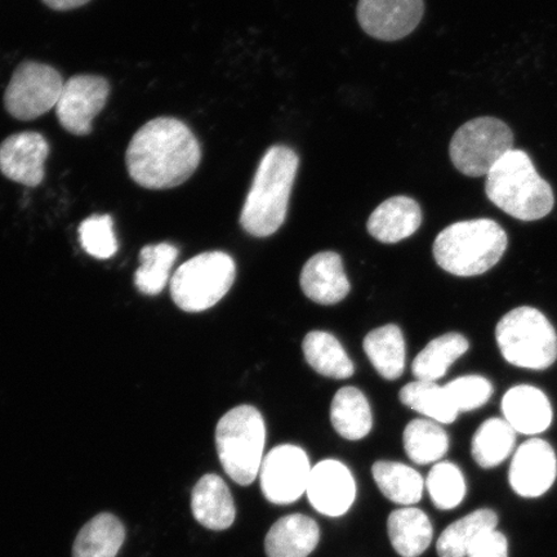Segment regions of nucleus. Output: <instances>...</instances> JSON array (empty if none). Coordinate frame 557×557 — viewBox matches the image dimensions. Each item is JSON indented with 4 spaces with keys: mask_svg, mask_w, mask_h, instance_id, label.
Masks as SVG:
<instances>
[{
    "mask_svg": "<svg viewBox=\"0 0 557 557\" xmlns=\"http://www.w3.org/2000/svg\"><path fill=\"white\" fill-rule=\"evenodd\" d=\"M200 160V145L191 129L169 116L143 125L125 154L131 178L149 190L183 185L198 170Z\"/></svg>",
    "mask_w": 557,
    "mask_h": 557,
    "instance_id": "obj_1",
    "label": "nucleus"
},
{
    "mask_svg": "<svg viewBox=\"0 0 557 557\" xmlns=\"http://www.w3.org/2000/svg\"><path fill=\"white\" fill-rule=\"evenodd\" d=\"M298 157L287 146H273L263 156L240 214V225L256 238L273 235L287 218Z\"/></svg>",
    "mask_w": 557,
    "mask_h": 557,
    "instance_id": "obj_2",
    "label": "nucleus"
},
{
    "mask_svg": "<svg viewBox=\"0 0 557 557\" xmlns=\"http://www.w3.org/2000/svg\"><path fill=\"white\" fill-rule=\"evenodd\" d=\"M485 193L492 203L520 221H537L552 213L553 187L540 176L525 151L513 149L486 176Z\"/></svg>",
    "mask_w": 557,
    "mask_h": 557,
    "instance_id": "obj_3",
    "label": "nucleus"
},
{
    "mask_svg": "<svg viewBox=\"0 0 557 557\" xmlns=\"http://www.w3.org/2000/svg\"><path fill=\"white\" fill-rule=\"evenodd\" d=\"M507 234L496 221L479 219L445 227L434 243V257L456 276H478L496 267L507 249Z\"/></svg>",
    "mask_w": 557,
    "mask_h": 557,
    "instance_id": "obj_4",
    "label": "nucleus"
},
{
    "mask_svg": "<svg viewBox=\"0 0 557 557\" xmlns=\"http://www.w3.org/2000/svg\"><path fill=\"white\" fill-rule=\"evenodd\" d=\"M267 426L255 407H236L221 418L215 429L222 468L233 482L246 486L260 475Z\"/></svg>",
    "mask_w": 557,
    "mask_h": 557,
    "instance_id": "obj_5",
    "label": "nucleus"
},
{
    "mask_svg": "<svg viewBox=\"0 0 557 557\" xmlns=\"http://www.w3.org/2000/svg\"><path fill=\"white\" fill-rule=\"evenodd\" d=\"M497 345L508 363L532 371H545L557 359L554 325L534 308L513 309L499 320Z\"/></svg>",
    "mask_w": 557,
    "mask_h": 557,
    "instance_id": "obj_6",
    "label": "nucleus"
},
{
    "mask_svg": "<svg viewBox=\"0 0 557 557\" xmlns=\"http://www.w3.org/2000/svg\"><path fill=\"white\" fill-rule=\"evenodd\" d=\"M235 262L224 252H206L181 264L171 281L173 302L186 312L213 308L233 287Z\"/></svg>",
    "mask_w": 557,
    "mask_h": 557,
    "instance_id": "obj_7",
    "label": "nucleus"
},
{
    "mask_svg": "<svg viewBox=\"0 0 557 557\" xmlns=\"http://www.w3.org/2000/svg\"><path fill=\"white\" fill-rule=\"evenodd\" d=\"M508 125L493 116L476 117L456 132L449 146L453 165L469 177H486L500 159L513 150Z\"/></svg>",
    "mask_w": 557,
    "mask_h": 557,
    "instance_id": "obj_8",
    "label": "nucleus"
},
{
    "mask_svg": "<svg viewBox=\"0 0 557 557\" xmlns=\"http://www.w3.org/2000/svg\"><path fill=\"white\" fill-rule=\"evenodd\" d=\"M65 82L54 67L25 61L13 73L4 107L18 121H34L58 104Z\"/></svg>",
    "mask_w": 557,
    "mask_h": 557,
    "instance_id": "obj_9",
    "label": "nucleus"
},
{
    "mask_svg": "<svg viewBox=\"0 0 557 557\" xmlns=\"http://www.w3.org/2000/svg\"><path fill=\"white\" fill-rule=\"evenodd\" d=\"M311 466L297 445L284 444L263 458L260 483L264 498L274 505H290L308 490Z\"/></svg>",
    "mask_w": 557,
    "mask_h": 557,
    "instance_id": "obj_10",
    "label": "nucleus"
},
{
    "mask_svg": "<svg viewBox=\"0 0 557 557\" xmlns=\"http://www.w3.org/2000/svg\"><path fill=\"white\" fill-rule=\"evenodd\" d=\"M109 82L97 75H75L65 82L55 104V115L69 134L87 136L92 132L95 117L107 104Z\"/></svg>",
    "mask_w": 557,
    "mask_h": 557,
    "instance_id": "obj_11",
    "label": "nucleus"
},
{
    "mask_svg": "<svg viewBox=\"0 0 557 557\" xmlns=\"http://www.w3.org/2000/svg\"><path fill=\"white\" fill-rule=\"evenodd\" d=\"M557 476V458L552 444L531 438L515 451L508 482L522 498H539L552 490Z\"/></svg>",
    "mask_w": 557,
    "mask_h": 557,
    "instance_id": "obj_12",
    "label": "nucleus"
},
{
    "mask_svg": "<svg viewBox=\"0 0 557 557\" xmlns=\"http://www.w3.org/2000/svg\"><path fill=\"white\" fill-rule=\"evenodd\" d=\"M423 11V0H359L358 21L371 37L393 41L412 33Z\"/></svg>",
    "mask_w": 557,
    "mask_h": 557,
    "instance_id": "obj_13",
    "label": "nucleus"
},
{
    "mask_svg": "<svg viewBox=\"0 0 557 557\" xmlns=\"http://www.w3.org/2000/svg\"><path fill=\"white\" fill-rule=\"evenodd\" d=\"M306 494L318 512L338 518L350 510L357 497V484L343 462L324 459L313 466Z\"/></svg>",
    "mask_w": 557,
    "mask_h": 557,
    "instance_id": "obj_14",
    "label": "nucleus"
},
{
    "mask_svg": "<svg viewBox=\"0 0 557 557\" xmlns=\"http://www.w3.org/2000/svg\"><path fill=\"white\" fill-rule=\"evenodd\" d=\"M50 145L38 132H21L0 144V172L13 183L37 187L45 180Z\"/></svg>",
    "mask_w": 557,
    "mask_h": 557,
    "instance_id": "obj_15",
    "label": "nucleus"
},
{
    "mask_svg": "<svg viewBox=\"0 0 557 557\" xmlns=\"http://www.w3.org/2000/svg\"><path fill=\"white\" fill-rule=\"evenodd\" d=\"M299 282L306 297L320 305L338 304L350 292L343 259L334 252L312 256L306 262Z\"/></svg>",
    "mask_w": 557,
    "mask_h": 557,
    "instance_id": "obj_16",
    "label": "nucleus"
},
{
    "mask_svg": "<svg viewBox=\"0 0 557 557\" xmlns=\"http://www.w3.org/2000/svg\"><path fill=\"white\" fill-rule=\"evenodd\" d=\"M505 420L519 434L545 433L553 423V407L540 388L531 385L515 386L503 399Z\"/></svg>",
    "mask_w": 557,
    "mask_h": 557,
    "instance_id": "obj_17",
    "label": "nucleus"
},
{
    "mask_svg": "<svg viewBox=\"0 0 557 557\" xmlns=\"http://www.w3.org/2000/svg\"><path fill=\"white\" fill-rule=\"evenodd\" d=\"M191 511L195 520L211 531H225L234 524L236 508L224 479L208 473L194 486Z\"/></svg>",
    "mask_w": 557,
    "mask_h": 557,
    "instance_id": "obj_18",
    "label": "nucleus"
},
{
    "mask_svg": "<svg viewBox=\"0 0 557 557\" xmlns=\"http://www.w3.org/2000/svg\"><path fill=\"white\" fill-rule=\"evenodd\" d=\"M421 224L420 205L412 198L394 197L375 208L367 227L374 239L393 244L412 236Z\"/></svg>",
    "mask_w": 557,
    "mask_h": 557,
    "instance_id": "obj_19",
    "label": "nucleus"
},
{
    "mask_svg": "<svg viewBox=\"0 0 557 557\" xmlns=\"http://www.w3.org/2000/svg\"><path fill=\"white\" fill-rule=\"evenodd\" d=\"M320 541L315 520L301 513L288 515L271 527L264 552L268 557H309Z\"/></svg>",
    "mask_w": 557,
    "mask_h": 557,
    "instance_id": "obj_20",
    "label": "nucleus"
},
{
    "mask_svg": "<svg viewBox=\"0 0 557 557\" xmlns=\"http://www.w3.org/2000/svg\"><path fill=\"white\" fill-rule=\"evenodd\" d=\"M387 532L395 552L403 557L421 556L434 537L428 515L416 507H404L389 513Z\"/></svg>",
    "mask_w": 557,
    "mask_h": 557,
    "instance_id": "obj_21",
    "label": "nucleus"
},
{
    "mask_svg": "<svg viewBox=\"0 0 557 557\" xmlns=\"http://www.w3.org/2000/svg\"><path fill=\"white\" fill-rule=\"evenodd\" d=\"M331 421L339 436L347 441H361L373 426L371 406L366 395L355 387H344L334 395Z\"/></svg>",
    "mask_w": 557,
    "mask_h": 557,
    "instance_id": "obj_22",
    "label": "nucleus"
},
{
    "mask_svg": "<svg viewBox=\"0 0 557 557\" xmlns=\"http://www.w3.org/2000/svg\"><path fill=\"white\" fill-rule=\"evenodd\" d=\"M125 540L122 521L103 512L90 519L76 535L73 557H116Z\"/></svg>",
    "mask_w": 557,
    "mask_h": 557,
    "instance_id": "obj_23",
    "label": "nucleus"
},
{
    "mask_svg": "<svg viewBox=\"0 0 557 557\" xmlns=\"http://www.w3.org/2000/svg\"><path fill=\"white\" fill-rule=\"evenodd\" d=\"M364 351L375 371L387 381L401 377L406 369V341L399 326L388 324L368 334Z\"/></svg>",
    "mask_w": 557,
    "mask_h": 557,
    "instance_id": "obj_24",
    "label": "nucleus"
},
{
    "mask_svg": "<svg viewBox=\"0 0 557 557\" xmlns=\"http://www.w3.org/2000/svg\"><path fill=\"white\" fill-rule=\"evenodd\" d=\"M305 359L309 366L324 377L347 380L354 374V364L339 341L333 334L313 331L305 337Z\"/></svg>",
    "mask_w": 557,
    "mask_h": 557,
    "instance_id": "obj_25",
    "label": "nucleus"
},
{
    "mask_svg": "<svg viewBox=\"0 0 557 557\" xmlns=\"http://www.w3.org/2000/svg\"><path fill=\"white\" fill-rule=\"evenodd\" d=\"M468 338L459 333H447L437 337L417 355L412 371L418 381L436 382L447 374L455 361L468 352Z\"/></svg>",
    "mask_w": 557,
    "mask_h": 557,
    "instance_id": "obj_26",
    "label": "nucleus"
},
{
    "mask_svg": "<svg viewBox=\"0 0 557 557\" xmlns=\"http://www.w3.org/2000/svg\"><path fill=\"white\" fill-rule=\"evenodd\" d=\"M497 525L498 515L491 508H480L466 515L465 518L453 522L438 537V557H468L473 542Z\"/></svg>",
    "mask_w": 557,
    "mask_h": 557,
    "instance_id": "obj_27",
    "label": "nucleus"
},
{
    "mask_svg": "<svg viewBox=\"0 0 557 557\" xmlns=\"http://www.w3.org/2000/svg\"><path fill=\"white\" fill-rule=\"evenodd\" d=\"M517 431L505 418H491L482 423L472 437V458L483 469L499 466L515 449Z\"/></svg>",
    "mask_w": 557,
    "mask_h": 557,
    "instance_id": "obj_28",
    "label": "nucleus"
},
{
    "mask_svg": "<svg viewBox=\"0 0 557 557\" xmlns=\"http://www.w3.org/2000/svg\"><path fill=\"white\" fill-rule=\"evenodd\" d=\"M379 490L392 503L413 506L422 498L424 482L421 473L399 462L379 461L372 468Z\"/></svg>",
    "mask_w": 557,
    "mask_h": 557,
    "instance_id": "obj_29",
    "label": "nucleus"
},
{
    "mask_svg": "<svg viewBox=\"0 0 557 557\" xmlns=\"http://www.w3.org/2000/svg\"><path fill=\"white\" fill-rule=\"evenodd\" d=\"M399 398L404 406L437 423L450 424L459 414L444 386H438L436 382H410L400 389Z\"/></svg>",
    "mask_w": 557,
    "mask_h": 557,
    "instance_id": "obj_30",
    "label": "nucleus"
},
{
    "mask_svg": "<svg viewBox=\"0 0 557 557\" xmlns=\"http://www.w3.org/2000/svg\"><path fill=\"white\" fill-rule=\"evenodd\" d=\"M404 449L417 465L436 463L447 455L449 437L437 422L414 420L404 431Z\"/></svg>",
    "mask_w": 557,
    "mask_h": 557,
    "instance_id": "obj_31",
    "label": "nucleus"
},
{
    "mask_svg": "<svg viewBox=\"0 0 557 557\" xmlns=\"http://www.w3.org/2000/svg\"><path fill=\"white\" fill-rule=\"evenodd\" d=\"M177 257L178 249L169 243L143 248L135 275L137 289L146 296L159 295L170 281L171 270Z\"/></svg>",
    "mask_w": 557,
    "mask_h": 557,
    "instance_id": "obj_32",
    "label": "nucleus"
},
{
    "mask_svg": "<svg viewBox=\"0 0 557 557\" xmlns=\"http://www.w3.org/2000/svg\"><path fill=\"white\" fill-rule=\"evenodd\" d=\"M426 486L431 500L438 510H453L462 504L466 496V480L458 466L438 462L431 469Z\"/></svg>",
    "mask_w": 557,
    "mask_h": 557,
    "instance_id": "obj_33",
    "label": "nucleus"
},
{
    "mask_svg": "<svg viewBox=\"0 0 557 557\" xmlns=\"http://www.w3.org/2000/svg\"><path fill=\"white\" fill-rule=\"evenodd\" d=\"M79 239L89 256L107 260L117 252L113 219L109 214L90 215L82 222Z\"/></svg>",
    "mask_w": 557,
    "mask_h": 557,
    "instance_id": "obj_34",
    "label": "nucleus"
},
{
    "mask_svg": "<svg viewBox=\"0 0 557 557\" xmlns=\"http://www.w3.org/2000/svg\"><path fill=\"white\" fill-rule=\"evenodd\" d=\"M444 388L458 413L482 408L493 395L491 381L475 374L450 381Z\"/></svg>",
    "mask_w": 557,
    "mask_h": 557,
    "instance_id": "obj_35",
    "label": "nucleus"
},
{
    "mask_svg": "<svg viewBox=\"0 0 557 557\" xmlns=\"http://www.w3.org/2000/svg\"><path fill=\"white\" fill-rule=\"evenodd\" d=\"M468 557H508L506 535L492 529L473 542Z\"/></svg>",
    "mask_w": 557,
    "mask_h": 557,
    "instance_id": "obj_36",
    "label": "nucleus"
},
{
    "mask_svg": "<svg viewBox=\"0 0 557 557\" xmlns=\"http://www.w3.org/2000/svg\"><path fill=\"white\" fill-rule=\"evenodd\" d=\"M46 5L54 11H69L79 9L86 5L90 0H41Z\"/></svg>",
    "mask_w": 557,
    "mask_h": 557,
    "instance_id": "obj_37",
    "label": "nucleus"
}]
</instances>
